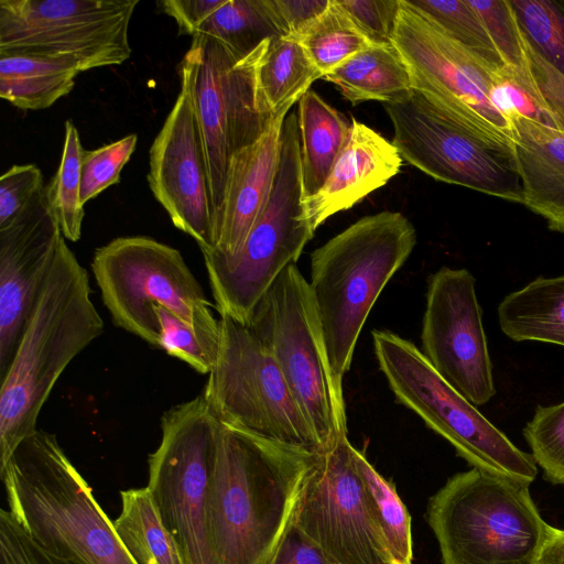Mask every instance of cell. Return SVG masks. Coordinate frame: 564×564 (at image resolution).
<instances>
[{
	"instance_id": "6da1fadb",
	"label": "cell",
	"mask_w": 564,
	"mask_h": 564,
	"mask_svg": "<svg viewBox=\"0 0 564 564\" xmlns=\"http://www.w3.org/2000/svg\"><path fill=\"white\" fill-rule=\"evenodd\" d=\"M317 455L219 422L209 480L219 564H272L294 528Z\"/></svg>"
},
{
	"instance_id": "7a4b0ae2",
	"label": "cell",
	"mask_w": 564,
	"mask_h": 564,
	"mask_svg": "<svg viewBox=\"0 0 564 564\" xmlns=\"http://www.w3.org/2000/svg\"><path fill=\"white\" fill-rule=\"evenodd\" d=\"M104 333L87 270L63 237L0 388V469L37 429L69 362Z\"/></svg>"
},
{
	"instance_id": "3957f363",
	"label": "cell",
	"mask_w": 564,
	"mask_h": 564,
	"mask_svg": "<svg viewBox=\"0 0 564 564\" xmlns=\"http://www.w3.org/2000/svg\"><path fill=\"white\" fill-rule=\"evenodd\" d=\"M9 511L43 549L75 564H137L55 435L36 430L0 469Z\"/></svg>"
},
{
	"instance_id": "277c9868",
	"label": "cell",
	"mask_w": 564,
	"mask_h": 564,
	"mask_svg": "<svg viewBox=\"0 0 564 564\" xmlns=\"http://www.w3.org/2000/svg\"><path fill=\"white\" fill-rule=\"evenodd\" d=\"M415 245L413 224L384 210L360 218L312 252L308 286L339 392L375 302Z\"/></svg>"
},
{
	"instance_id": "5b68a950",
	"label": "cell",
	"mask_w": 564,
	"mask_h": 564,
	"mask_svg": "<svg viewBox=\"0 0 564 564\" xmlns=\"http://www.w3.org/2000/svg\"><path fill=\"white\" fill-rule=\"evenodd\" d=\"M426 518L443 564H535L552 528L528 485L474 467L429 499Z\"/></svg>"
},
{
	"instance_id": "8992f818",
	"label": "cell",
	"mask_w": 564,
	"mask_h": 564,
	"mask_svg": "<svg viewBox=\"0 0 564 564\" xmlns=\"http://www.w3.org/2000/svg\"><path fill=\"white\" fill-rule=\"evenodd\" d=\"M91 271L113 324L160 349L162 306L188 324L217 358L220 324L181 252L147 236L118 237L95 250Z\"/></svg>"
},
{
	"instance_id": "52a82bcc",
	"label": "cell",
	"mask_w": 564,
	"mask_h": 564,
	"mask_svg": "<svg viewBox=\"0 0 564 564\" xmlns=\"http://www.w3.org/2000/svg\"><path fill=\"white\" fill-rule=\"evenodd\" d=\"M314 234L303 204L297 116L290 112L273 188L241 249L235 254L202 250L218 313L247 325L256 304L279 274L296 263Z\"/></svg>"
},
{
	"instance_id": "ba28073f",
	"label": "cell",
	"mask_w": 564,
	"mask_h": 564,
	"mask_svg": "<svg viewBox=\"0 0 564 564\" xmlns=\"http://www.w3.org/2000/svg\"><path fill=\"white\" fill-rule=\"evenodd\" d=\"M375 355L395 399L444 437L474 468L530 485L538 474L519 449L432 367L412 341L388 329L372 332Z\"/></svg>"
},
{
	"instance_id": "9c48e42d",
	"label": "cell",
	"mask_w": 564,
	"mask_h": 564,
	"mask_svg": "<svg viewBox=\"0 0 564 564\" xmlns=\"http://www.w3.org/2000/svg\"><path fill=\"white\" fill-rule=\"evenodd\" d=\"M271 352L323 447L347 434L343 392L334 383L308 281L289 264L246 325Z\"/></svg>"
},
{
	"instance_id": "30bf717a",
	"label": "cell",
	"mask_w": 564,
	"mask_h": 564,
	"mask_svg": "<svg viewBox=\"0 0 564 564\" xmlns=\"http://www.w3.org/2000/svg\"><path fill=\"white\" fill-rule=\"evenodd\" d=\"M383 108L404 161L434 180L523 204L512 139L457 122L415 89Z\"/></svg>"
},
{
	"instance_id": "8fae6325",
	"label": "cell",
	"mask_w": 564,
	"mask_h": 564,
	"mask_svg": "<svg viewBox=\"0 0 564 564\" xmlns=\"http://www.w3.org/2000/svg\"><path fill=\"white\" fill-rule=\"evenodd\" d=\"M269 41L240 58L221 42L195 35L178 65L189 84L204 145L214 229L231 158L258 141L275 118L264 108L257 86Z\"/></svg>"
},
{
	"instance_id": "7c38bea8",
	"label": "cell",
	"mask_w": 564,
	"mask_h": 564,
	"mask_svg": "<svg viewBox=\"0 0 564 564\" xmlns=\"http://www.w3.org/2000/svg\"><path fill=\"white\" fill-rule=\"evenodd\" d=\"M220 340L203 391L219 422L314 454L323 447L271 352L243 324L220 315Z\"/></svg>"
},
{
	"instance_id": "4fadbf2b",
	"label": "cell",
	"mask_w": 564,
	"mask_h": 564,
	"mask_svg": "<svg viewBox=\"0 0 564 564\" xmlns=\"http://www.w3.org/2000/svg\"><path fill=\"white\" fill-rule=\"evenodd\" d=\"M218 424L202 393L174 405L161 417V442L148 459L147 487L184 564H219L208 496Z\"/></svg>"
},
{
	"instance_id": "5bb4252c",
	"label": "cell",
	"mask_w": 564,
	"mask_h": 564,
	"mask_svg": "<svg viewBox=\"0 0 564 564\" xmlns=\"http://www.w3.org/2000/svg\"><path fill=\"white\" fill-rule=\"evenodd\" d=\"M139 0H0V53L74 61L80 72L131 56L129 24Z\"/></svg>"
},
{
	"instance_id": "9a60e30c",
	"label": "cell",
	"mask_w": 564,
	"mask_h": 564,
	"mask_svg": "<svg viewBox=\"0 0 564 564\" xmlns=\"http://www.w3.org/2000/svg\"><path fill=\"white\" fill-rule=\"evenodd\" d=\"M392 44L413 89L435 108L462 124L513 140L510 122L491 102L495 72L405 0H399Z\"/></svg>"
},
{
	"instance_id": "2e32d148",
	"label": "cell",
	"mask_w": 564,
	"mask_h": 564,
	"mask_svg": "<svg viewBox=\"0 0 564 564\" xmlns=\"http://www.w3.org/2000/svg\"><path fill=\"white\" fill-rule=\"evenodd\" d=\"M354 448L343 434L317 455L295 527L334 564H394Z\"/></svg>"
},
{
	"instance_id": "e0dca14e",
	"label": "cell",
	"mask_w": 564,
	"mask_h": 564,
	"mask_svg": "<svg viewBox=\"0 0 564 564\" xmlns=\"http://www.w3.org/2000/svg\"><path fill=\"white\" fill-rule=\"evenodd\" d=\"M475 285L466 269L442 267L429 276L421 351L445 381L479 406L496 389Z\"/></svg>"
},
{
	"instance_id": "ac0fdd59",
	"label": "cell",
	"mask_w": 564,
	"mask_h": 564,
	"mask_svg": "<svg viewBox=\"0 0 564 564\" xmlns=\"http://www.w3.org/2000/svg\"><path fill=\"white\" fill-rule=\"evenodd\" d=\"M149 151V187L173 225L202 250L214 248V207L200 131L188 80Z\"/></svg>"
},
{
	"instance_id": "d6986e66",
	"label": "cell",
	"mask_w": 564,
	"mask_h": 564,
	"mask_svg": "<svg viewBox=\"0 0 564 564\" xmlns=\"http://www.w3.org/2000/svg\"><path fill=\"white\" fill-rule=\"evenodd\" d=\"M63 238L45 187L0 228V378L47 279Z\"/></svg>"
},
{
	"instance_id": "ffe728a7",
	"label": "cell",
	"mask_w": 564,
	"mask_h": 564,
	"mask_svg": "<svg viewBox=\"0 0 564 564\" xmlns=\"http://www.w3.org/2000/svg\"><path fill=\"white\" fill-rule=\"evenodd\" d=\"M286 116H276L258 141L231 158L215 223L214 249L226 254L237 253L265 207L278 171Z\"/></svg>"
},
{
	"instance_id": "44dd1931",
	"label": "cell",
	"mask_w": 564,
	"mask_h": 564,
	"mask_svg": "<svg viewBox=\"0 0 564 564\" xmlns=\"http://www.w3.org/2000/svg\"><path fill=\"white\" fill-rule=\"evenodd\" d=\"M402 163L392 142L351 117L349 135L325 183L315 195L303 199L313 228L386 185Z\"/></svg>"
},
{
	"instance_id": "7402d4cb",
	"label": "cell",
	"mask_w": 564,
	"mask_h": 564,
	"mask_svg": "<svg viewBox=\"0 0 564 564\" xmlns=\"http://www.w3.org/2000/svg\"><path fill=\"white\" fill-rule=\"evenodd\" d=\"M510 123L523 205L564 234V132L523 118Z\"/></svg>"
},
{
	"instance_id": "603a6c76",
	"label": "cell",
	"mask_w": 564,
	"mask_h": 564,
	"mask_svg": "<svg viewBox=\"0 0 564 564\" xmlns=\"http://www.w3.org/2000/svg\"><path fill=\"white\" fill-rule=\"evenodd\" d=\"M502 333L513 341H542L564 347V274L539 276L509 293L498 306Z\"/></svg>"
},
{
	"instance_id": "cb8c5ba5",
	"label": "cell",
	"mask_w": 564,
	"mask_h": 564,
	"mask_svg": "<svg viewBox=\"0 0 564 564\" xmlns=\"http://www.w3.org/2000/svg\"><path fill=\"white\" fill-rule=\"evenodd\" d=\"M303 199L325 183L350 132L351 121L308 90L297 101Z\"/></svg>"
},
{
	"instance_id": "d4e9b609",
	"label": "cell",
	"mask_w": 564,
	"mask_h": 564,
	"mask_svg": "<svg viewBox=\"0 0 564 564\" xmlns=\"http://www.w3.org/2000/svg\"><path fill=\"white\" fill-rule=\"evenodd\" d=\"M79 73L69 58L0 53V97L19 109H45L73 90Z\"/></svg>"
},
{
	"instance_id": "484cf974",
	"label": "cell",
	"mask_w": 564,
	"mask_h": 564,
	"mask_svg": "<svg viewBox=\"0 0 564 564\" xmlns=\"http://www.w3.org/2000/svg\"><path fill=\"white\" fill-rule=\"evenodd\" d=\"M335 84L354 106L364 101L388 102L413 89L409 69L392 45H372L323 77Z\"/></svg>"
},
{
	"instance_id": "4316f807",
	"label": "cell",
	"mask_w": 564,
	"mask_h": 564,
	"mask_svg": "<svg viewBox=\"0 0 564 564\" xmlns=\"http://www.w3.org/2000/svg\"><path fill=\"white\" fill-rule=\"evenodd\" d=\"M322 75L300 41L292 36L273 37L257 70L260 99L272 117L288 113Z\"/></svg>"
},
{
	"instance_id": "83f0119b",
	"label": "cell",
	"mask_w": 564,
	"mask_h": 564,
	"mask_svg": "<svg viewBox=\"0 0 564 564\" xmlns=\"http://www.w3.org/2000/svg\"><path fill=\"white\" fill-rule=\"evenodd\" d=\"M116 533L137 564H184L148 487L120 491Z\"/></svg>"
},
{
	"instance_id": "f1b7e54d",
	"label": "cell",
	"mask_w": 564,
	"mask_h": 564,
	"mask_svg": "<svg viewBox=\"0 0 564 564\" xmlns=\"http://www.w3.org/2000/svg\"><path fill=\"white\" fill-rule=\"evenodd\" d=\"M195 35L221 42L240 58L268 40L286 36L272 0H225Z\"/></svg>"
},
{
	"instance_id": "f546056e",
	"label": "cell",
	"mask_w": 564,
	"mask_h": 564,
	"mask_svg": "<svg viewBox=\"0 0 564 564\" xmlns=\"http://www.w3.org/2000/svg\"><path fill=\"white\" fill-rule=\"evenodd\" d=\"M296 39L322 78L373 45L337 0H330L328 8Z\"/></svg>"
},
{
	"instance_id": "4dcf8cb0",
	"label": "cell",
	"mask_w": 564,
	"mask_h": 564,
	"mask_svg": "<svg viewBox=\"0 0 564 564\" xmlns=\"http://www.w3.org/2000/svg\"><path fill=\"white\" fill-rule=\"evenodd\" d=\"M64 145L55 175L46 185V195L62 235L76 242L82 237L84 204L82 202V170L85 149L74 122L64 124Z\"/></svg>"
},
{
	"instance_id": "1f68e13d",
	"label": "cell",
	"mask_w": 564,
	"mask_h": 564,
	"mask_svg": "<svg viewBox=\"0 0 564 564\" xmlns=\"http://www.w3.org/2000/svg\"><path fill=\"white\" fill-rule=\"evenodd\" d=\"M354 457L394 564H413L411 517L394 485L357 448Z\"/></svg>"
},
{
	"instance_id": "d6a6232c",
	"label": "cell",
	"mask_w": 564,
	"mask_h": 564,
	"mask_svg": "<svg viewBox=\"0 0 564 564\" xmlns=\"http://www.w3.org/2000/svg\"><path fill=\"white\" fill-rule=\"evenodd\" d=\"M405 1L494 72L506 66L482 20L467 0Z\"/></svg>"
},
{
	"instance_id": "836d02e7",
	"label": "cell",
	"mask_w": 564,
	"mask_h": 564,
	"mask_svg": "<svg viewBox=\"0 0 564 564\" xmlns=\"http://www.w3.org/2000/svg\"><path fill=\"white\" fill-rule=\"evenodd\" d=\"M531 45L564 75V0H509Z\"/></svg>"
},
{
	"instance_id": "e575fe53",
	"label": "cell",
	"mask_w": 564,
	"mask_h": 564,
	"mask_svg": "<svg viewBox=\"0 0 564 564\" xmlns=\"http://www.w3.org/2000/svg\"><path fill=\"white\" fill-rule=\"evenodd\" d=\"M522 433L544 478L564 485V401L539 405Z\"/></svg>"
},
{
	"instance_id": "d590c367",
	"label": "cell",
	"mask_w": 564,
	"mask_h": 564,
	"mask_svg": "<svg viewBox=\"0 0 564 564\" xmlns=\"http://www.w3.org/2000/svg\"><path fill=\"white\" fill-rule=\"evenodd\" d=\"M491 102L509 122L517 118H523L557 130L552 115L539 96L524 67L505 66L495 72Z\"/></svg>"
},
{
	"instance_id": "8d00e7d4",
	"label": "cell",
	"mask_w": 564,
	"mask_h": 564,
	"mask_svg": "<svg viewBox=\"0 0 564 564\" xmlns=\"http://www.w3.org/2000/svg\"><path fill=\"white\" fill-rule=\"evenodd\" d=\"M137 143L138 135L131 133L98 149L85 150L82 170L84 205L120 182V173L133 154Z\"/></svg>"
},
{
	"instance_id": "74e56055",
	"label": "cell",
	"mask_w": 564,
	"mask_h": 564,
	"mask_svg": "<svg viewBox=\"0 0 564 564\" xmlns=\"http://www.w3.org/2000/svg\"><path fill=\"white\" fill-rule=\"evenodd\" d=\"M482 20L506 66L523 68L525 37L509 0H467Z\"/></svg>"
},
{
	"instance_id": "f35d334b",
	"label": "cell",
	"mask_w": 564,
	"mask_h": 564,
	"mask_svg": "<svg viewBox=\"0 0 564 564\" xmlns=\"http://www.w3.org/2000/svg\"><path fill=\"white\" fill-rule=\"evenodd\" d=\"M153 310L161 329L160 349L197 372L208 375L216 358L205 348L195 330L165 307L155 306Z\"/></svg>"
},
{
	"instance_id": "ab89813d",
	"label": "cell",
	"mask_w": 564,
	"mask_h": 564,
	"mask_svg": "<svg viewBox=\"0 0 564 564\" xmlns=\"http://www.w3.org/2000/svg\"><path fill=\"white\" fill-rule=\"evenodd\" d=\"M45 187L35 164L12 165L0 177V228L10 224Z\"/></svg>"
},
{
	"instance_id": "60d3db41",
	"label": "cell",
	"mask_w": 564,
	"mask_h": 564,
	"mask_svg": "<svg viewBox=\"0 0 564 564\" xmlns=\"http://www.w3.org/2000/svg\"><path fill=\"white\" fill-rule=\"evenodd\" d=\"M373 45H392L399 0H337Z\"/></svg>"
},
{
	"instance_id": "b9f144b4",
	"label": "cell",
	"mask_w": 564,
	"mask_h": 564,
	"mask_svg": "<svg viewBox=\"0 0 564 564\" xmlns=\"http://www.w3.org/2000/svg\"><path fill=\"white\" fill-rule=\"evenodd\" d=\"M0 564H75L40 546L9 510H0Z\"/></svg>"
},
{
	"instance_id": "7bdbcfd3",
	"label": "cell",
	"mask_w": 564,
	"mask_h": 564,
	"mask_svg": "<svg viewBox=\"0 0 564 564\" xmlns=\"http://www.w3.org/2000/svg\"><path fill=\"white\" fill-rule=\"evenodd\" d=\"M524 69L552 115L557 130L564 132V75L535 52L528 41Z\"/></svg>"
},
{
	"instance_id": "ee69618b",
	"label": "cell",
	"mask_w": 564,
	"mask_h": 564,
	"mask_svg": "<svg viewBox=\"0 0 564 564\" xmlns=\"http://www.w3.org/2000/svg\"><path fill=\"white\" fill-rule=\"evenodd\" d=\"M225 2V0H160L159 10L177 24L178 35L194 36L200 25Z\"/></svg>"
},
{
	"instance_id": "f6af8a7d",
	"label": "cell",
	"mask_w": 564,
	"mask_h": 564,
	"mask_svg": "<svg viewBox=\"0 0 564 564\" xmlns=\"http://www.w3.org/2000/svg\"><path fill=\"white\" fill-rule=\"evenodd\" d=\"M330 0H272L286 36L299 37L329 6Z\"/></svg>"
},
{
	"instance_id": "bcb514c9",
	"label": "cell",
	"mask_w": 564,
	"mask_h": 564,
	"mask_svg": "<svg viewBox=\"0 0 564 564\" xmlns=\"http://www.w3.org/2000/svg\"><path fill=\"white\" fill-rule=\"evenodd\" d=\"M272 564H334L295 525L282 543Z\"/></svg>"
},
{
	"instance_id": "7dc6e473",
	"label": "cell",
	"mask_w": 564,
	"mask_h": 564,
	"mask_svg": "<svg viewBox=\"0 0 564 564\" xmlns=\"http://www.w3.org/2000/svg\"><path fill=\"white\" fill-rule=\"evenodd\" d=\"M535 564H564V530L551 528Z\"/></svg>"
}]
</instances>
